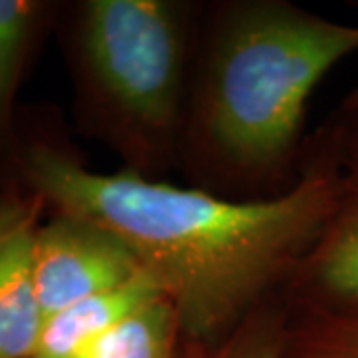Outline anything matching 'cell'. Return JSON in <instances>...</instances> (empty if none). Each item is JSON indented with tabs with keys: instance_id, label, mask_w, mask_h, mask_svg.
<instances>
[{
	"instance_id": "cell-4",
	"label": "cell",
	"mask_w": 358,
	"mask_h": 358,
	"mask_svg": "<svg viewBox=\"0 0 358 358\" xmlns=\"http://www.w3.org/2000/svg\"><path fill=\"white\" fill-rule=\"evenodd\" d=\"M34 277L46 319L145 275L128 245L114 233L88 219L56 213L36 233Z\"/></svg>"
},
{
	"instance_id": "cell-6",
	"label": "cell",
	"mask_w": 358,
	"mask_h": 358,
	"mask_svg": "<svg viewBox=\"0 0 358 358\" xmlns=\"http://www.w3.org/2000/svg\"><path fill=\"white\" fill-rule=\"evenodd\" d=\"M44 201L0 195V358H34L44 313L34 277V245Z\"/></svg>"
},
{
	"instance_id": "cell-3",
	"label": "cell",
	"mask_w": 358,
	"mask_h": 358,
	"mask_svg": "<svg viewBox=\"0 0 358 358\" xmlns=\"http://www.w3.org/2000/svg\"><path fill=\"white\" fill-rule=\"evenodd\" d=\"M201 2L86 0L74 18L80 90L122 169L162 179L178 167Z\"/></svg>"
},
{
	"instance_id": "cell-7",
	"label": "cell",
	"mask_w": 358,
	"mask_h": 358,
	"mask_svg": "<svg viewBox=\"0 0 358 358\" xmlns=\"http://www.w3.org/2000/svg\"><path fill=\"white\" fill-rule=\"evenodd\" d=\"M157 294L164 293L148 277H141L46 317L34 358H72L82 346Z\"/></svg>"
},
{
	"instance_id": "cell-9",
	"label": "cell",
	"mask_w": 358,
	"mask_h": 358,
	"mask_svg": "<svg viewBox=\"0 0 358 358\" xmlns=\"http://www.w3.org/2000/svg\"><path fill=\"white\" fill-rule=\"evenodd\" d=\"M282 358H358V307L289 308Z\"/></svg>"
},
{
	"instance_id": "cell-2",
	"label": "cell",
	"mask_w": 358,
	"mask_h": 358,
	"mask_svg": "<svg viewBox=\"0 0 358 358\" xmlns=\"http://www.w3.org/2000/svg\"><path fill=\"white\" fill-rule=\"evenodd\" d=\"M358 52V26L289 0L201 2L178 169L239 201L287 193L301 176L313 92Z\"/></svg>"
},
{
	"instance_id": "cell-8",
	"label": "cell",
	"mask_w": 358,
	"mask_h": 358,
	"mask_svg": "<svg viewBox=\"0 0 358 358\" xmlns=\"http://www.w3.org/2000/svg\"><path fill=\"white\" fill-rule=\"evenodd\" d=\"M185 333L171 301L157 294L84 345L72 358H185Z\"/></svg>"
},
{
	"instance_id": "cell-11",
	"label": "cell",
	"mask_w": 358,
	"mask_h": 358,
	"mask_svg": "<svg viewBox=\"0 0 358 358\" xmlns=\"http://www.w3.org/2000/svg\"><path fill=\"white\" fill-rule=\"evenodd\" d=\"M287 327L289 308L279 294L251 313L215 348L187 345L185 358H282Z\"/></svg>"
},
{
	"instance_id": "cell-5",
	"label": "cell",
	"mask_w": 358,
	"mask_h": 358,
	"mask_svg": "<svg viewBox=\"0 0 358 358\" xmlns=\"http://www.w3.org/2000/svg\"><path fill=\"white\" fill-rule=\"evenodd\" d=\"M281 299L291 310L358 307V136L346 155L327 223Z\"/></svg>"
},
{
	"instance_id": "cell-12",
	"label": "cell",
	"mask_w": 358,
	"mask_h": 358,
	"mask_svg": "<svg viewBox=\"0 0 358 358\" xmlns=\"http://www.w3.org/2000/svg\"><path fill=\"white\" fill-rule=\"evenodd\" d=\"M341 112L345 115H348L350 120H355L358 124V84L355 86V90L348 94L345 98V102L341 103V108H338Z\"/></svg>"
},
{
	"instance_id": "cell-1",
	"label": "cell",
	"mask_w": 358,
	"mask_h": 358,
	"mask_svg": "<svg viewBox=\"0 0 358 358\" xmlns=\"http://www.w3.org/2000/svg\"><path fill=\"white\" fill-rule=\"evenodd\" d=\"M357 136L358 124L336 112L307 140L296 183L263 201L227 199L128 169L92 171L48 141L26 148L20 171L56 213L120 237L176 307L187 345L215 348L282 293L319 239Z\"/></svg>"
},
{
	"instance_id": "cell-10",
	"label": "cell",
	"mask_w": 358,
	"mask_h": 358,
	"mask_svg": "<svg viewBox=\"0 0 358 358\" xmlns=\"http://www.w3.org/2000/svg\"><path fill=\"white\" fill-rule=\"evenodd\" d=\"M44 10L46 4L36 0H0V129L10 122L14 98Z\"/></svg>"
}]
</instances>
